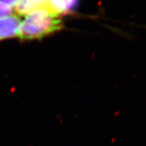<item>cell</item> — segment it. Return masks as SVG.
<instances>
[{
  "label": "cell",
  "instance_id": "cell-1",
  "mask_svg": "<svg viewBox=\"0 0 146 146\" xmlns=\"http://www.w3.org/2000/svg\"><path fill=\"white\" fill-rule=\"evenodd\" d=\"M63 27L60 15L46 9H40L25 16L17 36L22 40L40 39Z\"/></svg>",
  "mask_w": 146,
  "mask_h": 146
},
{
  "label": "cell",
  "instance_id": "cell-2",
  "mask_svg": "<svg viewBox=\"0 0 146 146\" xmlns=\"http://www.w3.org/2000/svg\"><path fill=\"white\" fill-rule=\"evenodd\" d=\"M21 22L16 14L0 17V40L17 36Z\"/></svg>",
  "mask_w": 146,
  "mask_h": 146
},
{
  "label": "cell",
  "instance_id": "cell-3",
  "mask_svg": "<svg viewBox=\"0 0 146 146\" xmlns=\"http://www.w3.org/2000/svg\"><path fill=\"white\" fill-rule=\"evenodd\" d=\"M78 0H48V11L56 14H65L75 8Z\"/></svg>",
  "mask_w": 146,
  "mask_h": 146
},
{
  "label": "cell",
  "instance_id": "cell-4",
  "mask_svg": "<svg viewBox=\"0 0 146 146\" xmlns=\"http://www.w3.org/2000/svg\"><path fill=\"white\" fill-rule=\"evenodd\" d=\"M13 14V9L10 8L9 6L0 2V17H7V16Z\"/></svg>",
  "mask_w": 146,
  "mask_h": 146
},
{
  "label": "cell",
  "instance_id": "cell-5",
  "mask_svg": "<svg viewBox=\"0 0 146 146\" xmlns=\"http://www.w3.org/2000/svg\"><path fill=\"white\" fill-rule=\"evenodd\" d=\"M0 2H2V3L5 4L6 5L9 6L10 8H11L13 9L18 4L19 0H0Z\"/></svg>",
  "mask_w": 146,
  "mask_h": 146
}]
</instances>
